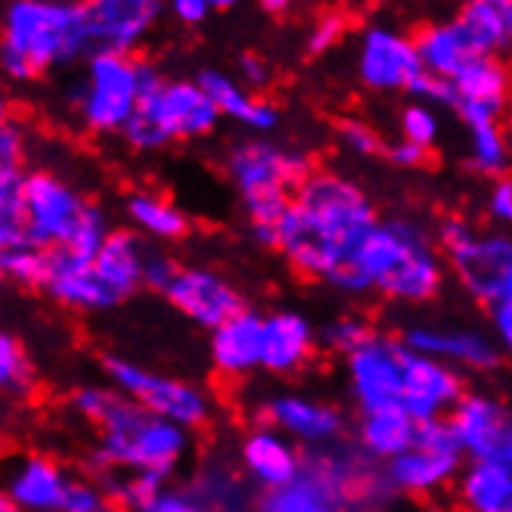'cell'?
<instances>
[{
  "label": "cell",
  "instance_id": "2e32d148",
  "mask_svg": "<svg viewBox=\"0 0 512 512\" xmlns=\"http://www.w3.org/2000/svg\"><path fill=\"white\" fill-rule=\"evenodd\" d=\"M413 351L435 357L441 364L450 367H463V370H478L488 373L500 367V345L497 339H491L488 333L472 326H410L401 336Z\"/></svg>",
  "mask_w": 512,
  "mask_h": 512
},
{
  "label": "cell",
  "instance_id": "f546056e",
  "mask_svg": "<svg viewBox=\"0 0 512 512\" xmlns=\"http://www.w3.org/2000/svg\"><path fill=\"white\" fill-rule=\"evenodd\" d=\"M413 41H416V50H419V59H423L426 72L435 78L454 81L472 63V59H478L472 53V47L466 44L460 25L454 19L438 22V25H426Z\"/></svg>",
  "mask_w": 512,
  "mask_h": 512
},
{
  "label": "cell",
  "instance_id": "ac0fdd59",
  "mask_svg": "<svg viewBox=\"0 0 512 512\" xmlns=\"http://www.w3.org/2000/svg\"><path fill=\"white\" fill-rule=\"evenodd\" d=\"M94 47L131 53L165 10V0H84Z\"/></svg>",
  "mask_w": 512,
  "mask_h": 512
},
{
  "label": "cell",
  "instance_id": "ab89813d",
  "mask_svg": "<svg viewBox=\"0 0 512 512\" xmlns=\"http://www.w3.org/2000/svg\"><path fill=\"white\" fill-rule=\"evenodd\" d=\"M339 140L342 146L348 149V153L354 156H385V143L382 137L367 125V122H360V118H342L339 122Z\"/></svg>",
  "mask_w": 512,
  "mask_h": 512
},
{
  "label": "cell",
  "instance_id": "9c48e42d",
  "mask_svg": "<svg viewBox=\"0 0 512 512\" xmlns=\"http://www.w3.org/2000/svg\"><path fill=\"white\" fill-rule=\"evenodd\" d=\"M140 100V59L100 50L87 56V78L75 94L81 122L94 134H122Z\"/></svg>",
  "mask_w": 512,
  "mask_h": 512
},
{
  "label": "cell",
  "instance_id": "5b68a950",
  "mask_svg": "<svg viewBox=\"0 0 512 512\" xmlns=\"http://www.w3.org/2000/svg\"><path fill=\"white\" fill-rule=\"evenodd\" d=\"M224 168L243 202L252 236L261 246L274 249L277 224L292 208L298 187L314 171L311 159L270 140H246L230 149Z\"/></svg>",
  "mask_w": 512,
  "mask_h": 512
},
{
  "label": "cell",
  "instance_id": "83f0119b",
  "mask_svg": "<svg viewBox=\"0 0 512 512\" xmlns=\"http://www.w3.org/2000/svg\"><path fill=\"white\" fill-rule=\"evenodd\" d=\"M419 429L423 423L401 410H385V413H360L357 429H354V441L360 444L367 457H373L376 463H391L416 444Z\"/></svg>",
  "mask_w": 512,
  "mask_h": 512
},
{
  "label": "cell",
  "instance_id": "9a60e30c",
  "mask_svg": "<svg viewBox=\"0 0 512 512\" xmlns=\"http://www.w3.org/2000/svg\"><path fill=\"white\" fill-rule=\"evenodd\" d=\"M264 426L283 432L286 438H292L301 447H326L336 444L345 435V416L339 407L326 404L320 398H308V395H274L267 398V404L261 407Z\"/></svg>",
  "mask_w": 512,
  "mask_h": 512
},
{
  "label": "cell",
  "instance_id": "484cf974",
  "mask_svg": "<svg viewBox=\"0 0 512 512\" xmlns=\"http://www.w3.org/2000/svg\"><path fill=\"white\" fill-rule=\"evenodd\" d=\"M205 94L212 97V103L218 106V112L224 118H233V122L246 125L249 131H274L280 125V109L267 100H258L252 90H246L243 84H236L230 75L218 72V69H205L196 78Z\"/></svg>",
  "mask_w": 512,
  "mask_h": 512
},
{
  "label": "cell",
  "instance_id": "f5cc1de1",
  "mask_svg": "<svg viewBox=\"0 0 512 512\" xmlns=\"http://www.w3.org/2000/svg\"><path fill=\"white\" fill-rule=\"evenodd\" d=\"M208 4H212V10H230L239 4V0H208Z\"/></svg>",
  "mask_w": 512,
  "mask_h": 512
},
{
  "label": "cell",
  "instance_id": "4316f807",
  "mask_svg": "<svg viewBox=\"0 0 512 512\" xmlns=\"http://www.w3.org/2000/svg\"><path fill=\"white\" fill-rule=\"evenodd\" d=\"M454 22L475 56H500L512 47V0H463Z\"/></svg>",
  "mask_w": 512,
  "mask_h": 512
},
{
  "label": "cell",
  "instance_id": "ee69618b",
  "mask_svg": "<svg viewBox=\"0 0 512 512\" xmlns=\"http://www.w3.org/2000/svg\"><path fill=\"white\" fill-rule=\"evenodd\" d=\"M25 156V131L13 118H4L0 125V168H22Z\"/></svg>",
  "mask_w": 512,
  "mask_h": 512
},
{
  "label": "cell",
  "instance_id": "d6a6232c",
  "mask_svg": "<svg viewBox=\"0 0 512 512\" xmlns=\"http://www.w3.org/2000/svg\"><path fill=\"white\" fill-rule=\"evenodd\" d=\"M457 94H460V106L463 103H481V106H494L500 112H506L509 106V69L500 63L497 56H478L472 63L454 78ZM457 106V109H460Z\"/></svg>",
  "mask_w": 512,
  "mask_h": 512
},
{
  "label": "cell",
  "instance_id": "681fc988",
  "mask_svg": "<svg viewBox=\"0 0 512 512\" xmlns=\"http://www.w3.org/2000/svg\"><path fill=\"white\" fill-rule=\"evenodd\" d=\"M236 69H239V75H243V81L252 84V87H264L270 81V66H267V59L261 53H252V50L243 53V56H239Z\"/></svg>",
  "mask_w": 512,
  "mask_h": 512
},
{
  "label": "cell",
  "instance_id": "6da1fadb",
  "mask_svg": "<svg viewBox=\"0 0 512 512\" xmlns=\"http://www.w3.org/2000/svg\"><path fill=\"white\" fill-rule=\"evenodd\" d=\"M112 233L103 208L50 171L0 168V249L38 246L94 258Z\"/></svg>",
  "mask_w": 512,
  "mask_h": 512
},
{
  "label": "cell",
  "instance_id": "e575fe53",
  "mask_svg": "<svg viewBox=\"0 0 512 512\" xmlns=\"http://www.w3.org/2000/svg\"><path fill=\"white\" fill-rule=\"evenodd\" d=\"M0 385H4V395H10L16 401L35 395V388H38L35 357L28 354L22 339L13 333L0 336Z\"/></svg>",
  "mask_w": 512,
  "mask_h": 512
},
{
  "label": "cell",
  "instance_id": "8992f818",
  "mask_svg": "<svg viewBox=\"0 0 512 512\" xmlns=\"http://www.w3.org/2000/svg\"><path fill=\"white\" fill-rule=\"evenodd\" d=\"M435 239L450 277L481 308H497L512 298V236L500 230H475L466 218H441Z\"/></svg>",
  "mask_w": 512,
  "mask_h": 512
},
{
  "label": "cell",
  "instance_id": "836d02e7",
  "mask_svg": "<svg viewBox=\"0 0 512 512\" xmlns=\"http://www.w3.org/2000/svg\"><path fill=\"white\" fill-rule=\"evenodd\" d=\"M255 512H345V509L329 497L317 481H311L301 472V478L289 488L258 491Z\"/></svg>",
  "mask_w": 512,
  "mask_h": 512
},
{
  "label": "cell",
  "instance_id": "3957f363",
  "mask_svg": "<svg viewBox=\"0 0 512 512\" xmlns=\"http://www.w3.org/2000/svg\"><path fill=\"white\" fill-rule=\"evenodd\" d=\"M94 56L84 0H10L4 10L0 66L13 81H38L50 69Z\"/></svg>",
  "mask_w": 512,
  "mask_h": 512
},
{
  "label": "cell",
  "instance_id": "f1b7e54d",
  "mask_svg": "<svg viewBox=\"0 0 512 512\" xmlns=\"http://www.w3.org/2000/svg\"><path fill=\"white\" fill-rule=\"evenodd\" d=\"M165 87H168L165 75L153 63L140 59V100H137L131 122L122 131L128 146L140 149V153H156V149H165L171 143L165 125H162V94H165Z\"/></svg>",
  "mask_w": 512,
  "mask_h": 512
},
{
  "label": "cell",
  "instance_id": "d6986e66",
  "mask_svg": "<svg viewBox=\"0 0 512 512\" xmlns=\"http://www.w3.org/2000/svg\"><path fill=\"white\" fill-rule=\"evenodd\" d=\"M75 475L47 454L22 457L7 478L4 497L19 512H63Z\"/></svg>",
  "mask_w": 512,
  "mask_h": 512
},
{
  "label": "cell",
  "instance_id": "bcb514c9",
  "mask_svg": "<svg viewBox=\"0 0 512 512\" xmlns=\"http://www.w3.org/2000/svg\"><path fill=\"white\" fill-rule=\"evenodd\" d=\"M385 159L395 165V168H423V165H429V159H432V149H426V146H416V143H410V140H398V143H391L388 149H385Z\"/></svg>",
  "mask_w": 512,
  "mask_h": 512
},
{
  "label": "cell",
  "instance_id": "74e56055",
  "mask_svg": "<svg viewBox=\"0 0 512 512\" xmlns=\"http://www.w3.org/2000/svg\"><path fill=\"white\" fill-rule=\"evenodd\" d=\"M373 333H376V329L367 320H360V317H336V320H329L323 326L320 345L326 351L348 357V354H354L360 345H364Z\"/></svg>",
  "mask_w": 512,
  "mask_h": 512
},
{
  "label": "cell",
  "instance_id": "7c38bea8",
  "mask_svg": "<svg viewBox=\"0 0 512 512\" xmlns=\"http://www.w3.org/2000/svg\"><path fill=\"white\" fill-rule=\"evenodd\" d=\"M469 463H512V407L485 391H466L447 416Z\"/></svg>",
  "mask_w": 512,
  "mask_h": 512
},
{
  "label": "cell",
  "instance_id": "816d5d0a",
  "mask_svg": "<svg viewBox=\"0 0 512 512\" xmlns=\"http://www.w3.org/2000/svg\"><path fill=\"white\" fill-rule=\"evenodd\" d=\"M261 7L267 13H286L292 7V0H261Z\"/></svg>",
  "mask_w": 512,
  "mask_h": 512
},
{
  "label": "cell",
  "instance_id": "7402d4cb",
  "mask_svg": "<svg viewBox=\"0 0 512 512\" xmlns=\"http://www.w3.org/2000/svg\"><path fill=\"white\" fill-rule=\"evenodd\" d=\"M261 348L264 317L252 308L230 317L227 323L208 333V357H212V367L224 379H243L261 370Z\"/></svg>",
  "mask_w": 512,
  "mask_h": 512
},
{
  "label": "cell",
  "instance_id": "f6af8a7d",
  "mask_svg": "<svg viewBox=\"0 0 512 512\" xmlns=\"http://www.w3.org/2000/svg\"><path fill=\"white\" fill-rule=\"evenodd\" d=\"M488 215L491 221L512 227V177H497L488 190Z\"/></svg>",
  "mask_w": 512,
  "mask_h": 512
},
{
  "label": "cell",
  "instance_id": "4dcf8cb0",
  "mask_svg": "<svg viewBox=\"0 0 512 512\" xmlns=\"http://www.w3.org/2000/svg\"><path fill=\"white\" fill-rule=\"evenodd\" d=\"M457 491L466 512H512V463H469Z\"/></svg>",
  "mask_w": 512,
  "mask_h": 512
},
{
  "label": "cell",
  "instance_id": "cb8c5ba5",
  "mask_svg": "<svg viewBox=\"0 0 512 512\" xmlns=\"http://www.w3.org/2000/svg\"><path fill=\"white\" fill-rule=\"evenodd\" d=\"M149 243L137 230H112L100 252L90 258L100 280L112 289L118 301H128L143 286V264Z\"/></svg>",
  "mask_w": 512,
  "mask_h": 512
},
{
  "label": "cell",
  "instance_id": "8fae6325",
  "mask_svg": "<svg viewBox=\"0 0 512 512\" xmlns=\"http://www.w3.org/2000/svg\"><path fill=\"white\" fill-rule=\"evenodd\" d=\"M466 466L469 460L447 419H429L419 429V438L407 454L385 463V475L395 494L426 497L457 485Z\"/></svg>",
  "mask_w": 512,
  "mask_h": 512
},
{
  "label": "cell",
  "instance_id": "f35d334b",
  "mask_svg": "<svg viewBox=\"0 0 512 512\" xmlns=\"http://www.w3.org/2000/svg\"><path fill=\"white\" fill-rule=\"evenodd\" d=\"M401 134H404V140H410L416 146L432 149L438 134H441L438 115L432 112V106L429 103H410V106H404V112H401Z\"/></svg>",
  "mask_w": 512,
  "mask_h": 512
},
{
  "label": "cell",
  "instance_id": "7bdbcfd3",
  "mask_svg": "<svg viewBox=\"0 0 512 512\" xmlns=\"http://www.w3.org/2000/svg\"><path fill=\"white\" fill-rule=\"evenodd\" d=\"M345 35V16L339 13H326L317 25L314 32L308 35V53L311 56H323L326 50H333Z\"/></svg>",
  "mask_w": 512,
  "mask_h": 512
},
{
  "label": "cell",
  "instance_id": "277c9868",
  "mask_svg": "<svg viewBox=\"0 0 512 512\" xmlns=\"http://www.w3.org/2000/svg\"><path fill=\"white\" fill-rule=\"evenodd\" d=\"M370 292L385 295L398 305H426L438 298L447 277V261L438 239L416 221L388 218L379 221L357 252Z\"/></svg>",
  "mask_w": 512,
  "mask_h": 512
},
{
  "label": "cell",
  "instance_id": "c3c4849f",
  "mask_svg": "<svg viewBox=\"0 0 512 512\" xmlns=\"http://www.w3.org/2000/svg\"><path fill=\"white\" fill-rule=\"evenodd\" d=\"M488 317H491V329H494V339H497L500 351L512 357V298L491 308Z\"/></svg>",
  "mask_w": 512,
  "mask_h": 512
},
{
  "label": "cell",
  "instance_id": "4fadbf2b",
  "mask_svg": "<svg viewBox=\"0 0 512 512\" xmlns=\"http://www.w3.org/2000/svg\"><path fill=\"white\" fill-rule=\"evenodd\" d=\"M165 301L177 314H184L190 323L208 329V333L246 311L243 292L224 274L208 267H184V264H180L171 286L165 289Z\"/></svg>",
  "mask_w": 512,
  "mask_h": 512
},
{
  "label": "cell",
  "instance_id": "60d3db41",
  "mask_svg": "<svg viewBox=\"0 0 512 512\" xmlns=\"http://www.w3.org/2000/svg\"><path fill=\"white\" fill-rule=\"evenodd\" d=\"M63 512H122V509L106 497V491L97 485V481H90L87 475H78Z\"/></svg>",
  "mask_w": 512,
  "mask_h": 512
},
{
  "label": "cell",
  "instance_id": "603a6c76",
  "mask_svg": "<svg viewBox=\"0 0 512 512\" xmlns=\"http://www.w3.org/2000/svg\"><path fill=\"white\" fill-rule=\"evenodd\" d=\"M218 106L199 81H168L162 94V125L174 140L208 137L218 128Z\"/></svg>",
  "mask_w": 512,
  "mask_h": 512
},
{
  "label": "cell",
  "instance_id": "ffe728a7",
  "mask_svg": "<svg viewBox=\"0 0 512 512\" xmlns=\"http://www.w3.org/2000/svg\"><path fill=\"white\" fill-rule=\"evenodd\" d=\"M320 345L314 326L305 314L280 308L264 317V348H261V370L270 376H292L308 367Z\"/></svg>",
  "mask_w": 512,
  "mask_h": 512
},
{
  "label": "cell",
  "instance_id": "ba28073f",
  "mask_svg": "<svg viewBox=\"0 0 512 512\" xmlns=\"http://www.w3.org/2000/svg\"><path fill=\"white\" fill-rule=\"evenodd\" d=\"M103 373H106V382L122 391V395H128L149 413L171 419V423L184 426L190 432L208 426V419H212V398H208V391L199 388L196 382L146 370L137 360L122 357V354H106Z\"/></svg>",
  "mask_w": 512,
  "mask_h": 512
},
{
  "label": "cell",
  "instance_id": "d590c367",
  "mask_svg": "<svg viewBox=\"0 0 512 512\" xmlns=\"http://www.w3.org/2000/svg\"><path fill=\"white\" fill-rule=\"evenodd\" d=\"M50 261H53V249H38V246L0 249V274H4L10 286L44 292L50 277Z\"/></svg>",
  "mask_w": 512,
  "mask_h": 512
},
{
  "label": "cell",
  "instance_id": "52a82bcc",
  "mask_svg": "<svg viewBox=\"0 0 512 512\" xmlns=\"http://www.w3.org/2000/svg\"><path fill=\"white\" fill-rule=\"evenodd\" d=\"M295 205L311 218V224L333 243V249L348 261L357 258L360 246L382 221L376 205L354 180L314 168L295 193Z\"/></svg>",
  "mask_w": 512,
  "mask_h": 512
},
{
  "label": "cell",
  "instance_id": "e0dca14e",
  "mask_svg": "<svg viewBox=\"0 0 512 512\" xmlns=\"http://www.w3.org/2000/svg\"><path fill=\"white\" fill-rule=\"evenodd\" d=\"M239 466L258 491L289 488L305 472V454L292 438L270 426H255L239 444Z\"/></svg>",
  "mask_w": 512,
  "mask_h": 512
},
{
  "label": "cell",
  "instance_id": "7a4b0ae2",
  "mask_svg": "<svg viewBox=\"0 0 512 512\" xmlns=\"http://www.w3.org/2000/svg\"><path fill=\"white\" fill-rule=\"evenodd\" d=\"M72 410L100 435L94 457L118 469L171 478L190 454V429L149 413L112 385H81Z\"/></svg>",
  "mask_w": 512,
  "mask_h": 512
},
{
  "label": "cell",
  "instance_id": "44dd1931",
  "mask_svg": "<svg viewBox=\"0 0 512 512\" xmlns=\"http://www.w3.org/2000/svg\"><path fill=\"white\" fill-rule=\"evenodd\" d=\"M44 295H50L56 305H63L69 311H84V314L112 311L122 305V301L112 295V289L100 280L90 258H75L56 249H53Z\"/></svg>",
  "mask_w": 512,
  "mask_h": 512
},
{
  "label": "cell",
  "instance_id": "5bb4252c",
  "mask_svg": "<svg viewBox=\"0 0 512 512\" xmlns=\"http://www.w3.org/2000/svg\"><path fill=\"white\" fill-rule=\"evenodd\" d=\"M357 75L379 94H395V90L410 94L413 84L426 75V66L413 38L395 35L388 28H367L360 38Z\"/></svg>",
  "mask_w": 512,
  "mask_h": 512
},
{
  "label": "cell",
  "instance_id": "f907efd6",
  "mask_svg": "<svg viewBox=\"0 0 512 512\" xmlns=\"http://www.w3.org/2000/svg\"><path fill=\"white\" fill-rule=\"evenodd\" d=\"M168 4H171V13L184 25H199L208 19V13H212V4H208V0H168Z\"/></svg>",
  "mask_w": 512,
  "mask_h": 512
},
{
  "label": "cell",
  "instance_id": "d4e9b609",
  "mask_svg": "<svg viewBox=\"0 0 512 512\" xmlns=\"http://www.w3.org/2000/svg\"><path fill=\"white\" fill-rule=\"evenodd\" d=\"M187 488L199 497V503L208 512H255L258 494L249 491L252 481L243 472V466H239V460H205Z\"/></svg>",
  "mask_w": 512,
  "mask_h": 512
},
{
  "label": "cell",
  "instance_id": "1f68e13d",
  "mask_svg": "<svg viewBox=\"0 0 512 512\" xmlns=\"http://www.w3.org/2000/svg\"><path fill=\"white\" fill-rule=\"evenodd\" d=\"M125 215L131 227L153 243H177L190 233V218L171 199L156 193H131L125 202Z\"/></svg>",
  "mask_w": 512,
  "mask_h": 512
},
{
  "label": "cell",
  "instance_id": "8d00e7d4",
  "mask_svg": "<svg viewBox=\"0 0 512 512\" xmlns=\"http://www.w3.org/2000/svg\"><path fill=\"white\" fill-rule=\"evenodd\" d=\"M469 165L485 177H506L509 168V146L500 122H478L469 125Z\"/></svg>",
  "mask_w": 512,
  "mask_h": 512
},
{
  "label": "cell",
  "instance_id": "b9f144b4",
  "mask_svg": "<svg viewBox=\"0 0 512 512\" xmlns=\"http://www.w3.org/2000/svg\"><path fill=\"white\" fill-rule=\"evenodd\" d=\"M177 270H180V264H177L165 249H159L156 243H149V249H146V264H143V286H146V289H153V292L165 295V289L171 286V280H174Z\"/></svg>",
  "mask_w": 512,
  "mask_h": 512
},
{
  "label": "cell",
  "instance_id": "30bf717a",
  "mask_svg": "<svg viewBox=\"0 0 512 512\" xmlns=\"http://www.w3.org/2000/svg\"><path fill=\"white\" fill-rule=\"evenodd\" d=\"M407 364H410V345L401 336L373 333L354 354H348L345 379L357 413H385V410L404 413Z\"/></svg>",
  "mask_w": 512,
  "mask_h": 512
},
{
  "label": "cell",
  "instance_id": "7dc6e473",
  "mask_svg": "<svg viewBox=\"0 0 512 512\" xmlns=\"http://www.w3.org/2000/svg\"><path fill=\"white\" fill-rule=\"evenodd\" d=\"M149 512H208L190 488H165Z\"/></svg>",
  "mask_w": 512,
  "mask_h": 512
}]
</instances>
